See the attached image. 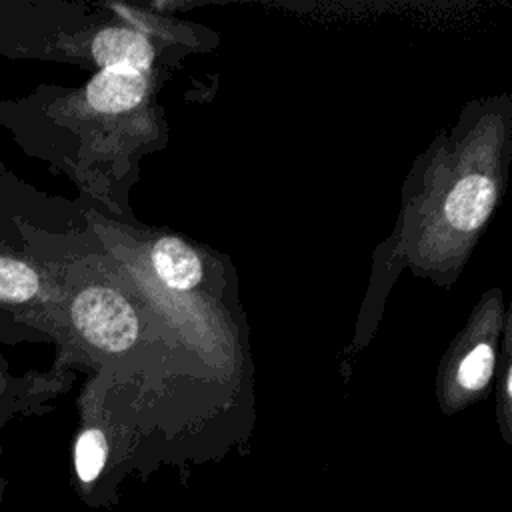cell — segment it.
Segmentation results:
<instances>
[{"label":"cell","instance_id":"cell-1","mask_svg":"<svg viewBox=\"0 0 512 512\" xmlns=\"http://www.w3.org/2000/svg\"><path fill=\"white\" fill-rule=\"evenodd\" d=\"M76 332L96 350L124 352L138 336V318L128 300L112 288L88 286L70 304Z\"/></svg>","mask_w":512,"mask_h":512},{"label":"cell","instance_id":"cell-6","mask_svg":"<svg viewBox=\"0 0 512 512\" xmlns=\"http://www.w3.org/2000/svg\"><path fill=\"white\" fill-rule=\"evenodd\" d=\"M42 282L36 268L12 250H0V306H24L36 300Z\"/></svg>","mask_w":512,"mask_h":512},{"label":"cell","instance_id":"cell-2","mask_svg":"<svg viewBox=\"0 0 512 512\" xmlns=\"http://www.w3.org/2000/svg\"><path fill=\"white\" fill-rule=\"evenodd\" d=\"M92 56L102 68L144 74L152 60V44L130 28H104L92 40Z\"/></svg>","mask_w":512,"mask_h":512},{"label":"cell","instance_id":"cell-3","mask_svg":"<svg viewBox=\"0 0 512 512\" xmlns=\"http://www.w3.org/2000/svg\"><path fill=\"white\" fill-rule=\"evenodd\" d=\"M496 202V186L484 174H470L450 190L444 210L448 222L458 230H476L490 216Z\"/></svg>","mask_w":512,"mask_h":512},{"label":"cell","instance_id":"cell-9","mask_svg":"<svg viewBox=\"0 0 512 512\" xmlns=\"http://www.w3.org/2000/svg\"><path fill=\"white\" fill-rule=\"evenodd\" d=\"M4 376H6V374H4V372H2V368H0V384L4 382Z\"/></svg>","mask_w":512,"mask_h":512},{"label":"cell","instance_id":"cell-7","mask_svg":"<svg viewBox=\"0 0 512 512\" xmlns=\"http://www.w3.org/2000/svg\"><path fill=\"white\" fill-rule=\"evenodd\" d=\"M106 452H108L106 438L100 430L90 428L78 436L76 450H74V464L80 480L92 482L100 474L106 462Z\"/></svg>","mask_w":512,"mask_h":512},{"label":"cell","instance_id":"cell-5","mask_svg":"<svg viewBox=\"0 0 512 512\" xmlns=\"http://www.w3.org/2000/svg\"><path fill=\"white\" fill-rule=\"evenodd\" d=\"M156 274L176 290H190L202 280V264L196 252L180 238H160L152 248Z\"/></svg>","mask_w":512,"mask_h":512},{"label":"cell","instance_id":"cell-4","mask_svg":"<svg viewBox=\"0 0 512 512\" xmlns=\"http://www.w3.org/2000/svg\"><path fill=\"white\" fill-rule=\"evenodd\" d=\"M146 92L140 72L102 68L86 86V100L98 112H124L134 108Z\"/></svg>","mask_w":512,"mask_h":512},{"label":"cell","instance_id":"cell-8","mask_svg":"<svg viewBox=\"0 0 512 512\" xmlns=\"http://www.w3.org/2000/svg\"><path fill=\"white\" fill-rule=\"evenodd\" d=\"M494 352L490 344H478L462 360L458 368V382L468 390H480L492 376Z\"/></svg>","mask_w":512,"mask_h":512}]
</instances>
